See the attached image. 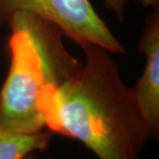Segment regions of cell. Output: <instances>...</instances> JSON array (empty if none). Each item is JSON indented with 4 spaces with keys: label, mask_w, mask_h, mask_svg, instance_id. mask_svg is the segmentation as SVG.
Returning <instances> with one entry per match:
<instances>
[{
    "label": "cell",
    "mask_w": 159,
    "mask_h": 159,
    "mask_svg": "<svg viewBox=\"0 0 159 159\" xmlns=\"http://www.w3.org/2000/svg\"><path fill=\"white\" fill-rule=\"evenodd\" d=\"M81 49L79 71L37 98L45 127L82 143L98 159H139L152 135L134 88L125 84L110 51L93 44Z\"/></svg>",
    "instance_id": "cell-1"
},
{
    "label": "cell",
    "mask_w": 159,
    "mask_h": 159,
    "mask_svg": "<svg viewBox=\"0 0 159 159\" xmlns=\"http://www.w3.org/2000/svg\"><path fill=\"white\" fill-rule=\"evenodd\" d=\"M8 27L10 67L0 91V127L20 134L45 128L37 98L47 87H59L73 77L82 62L66 48L64 34L50 21L18 11Z\"/></svg>",
    "instance_id": "cell-2"
},
{
    "label": "cell",
    "mask_w": 159,
    "mask_h": 159,
    "mask_svg": "<svg viewBox=\"0 0 159 159\" xmlns=\"http://www.w3.org/2000/svg\"><path fill=\"white\" fill-rule=\"evenodd\" d=\"M18 11H28L50 21L81 48L93 44L111 53L125 52L89 0H0V26H8Z\"/></svg>",
    "instance_id": "cell-3"
},
{
    "label": "cell",
    "mask_w": 159,
    "mask_h": 159,
    "mask_svg": "<svg viewBox=\"0 0 159 159\" xmlns=\"http://www.w3.org/2000/svg\"><path fill=\"white\" fill-rule=\"evenodd\" d=\"M145 66L134 88L137 103L153 139L159 133V11L147 20L139 42Z\"/></svg>",
    "instance_id": "cell-4"
},
{
    "label": "cell",
    "mask_w": 159,
    "mask_h": 159,
    "mask_svg": "<svg viewBox=\"0 0 159 159\" xmlns=\"http://www.w3.org/2000/svg\"><path fill=\"white\" fill-rule=\"evenodd\" d=\"M51 134L42 131L20 134L0 127V159H24L49 147Z\"/></svg>",
    "instance_id": "cell-5"
},
{
    "label": "cell",
    "mask_w": 159,
    "mask_h": 159,
    "mask_svg": "<svg viewBox=\"0 0 159 159\" xmlns=\"http://www.w3.org/2000/svg\"><path fill=\"white\" fill-rule=\"evenodd\" d=\"M109 9L113 11L119 20H123L125 8L129 0H103Z\"/></svg>",
    "instance_id": "cell-6"
},
{
    "label": "cell",
    "mask_w": 159,
    "mask_h": 159,
    "mask_svg": "<svg viewBox=\"0 0 159 159\" xmlns=\"http://www.w3.org/2000/svg\"><path fill=\"white\" fill-rule=\"evenodd\" d=\"M143 7H153L154 9H158L159 0H133Z\"/></svg>",
    "instance_id": "cell-7"
},
{
    "label": "cell",
    "mask_w": 159,
    "mask_h": 159,
    "mask_svg": "<svg viewBox=\"0 0 159 159\" xmlns=\"http://www.w3.org/2000/svg\"><path fill=\"white\" fill-rule=\"evenodd\" d=\"M24 159H39V158H38V157L35 155V153H34V154H31V155H29L28 157H26ZM44 159H51V158H44Z\"/></svg>",
    "instance_id": "cell-8"
}]
</instances>
